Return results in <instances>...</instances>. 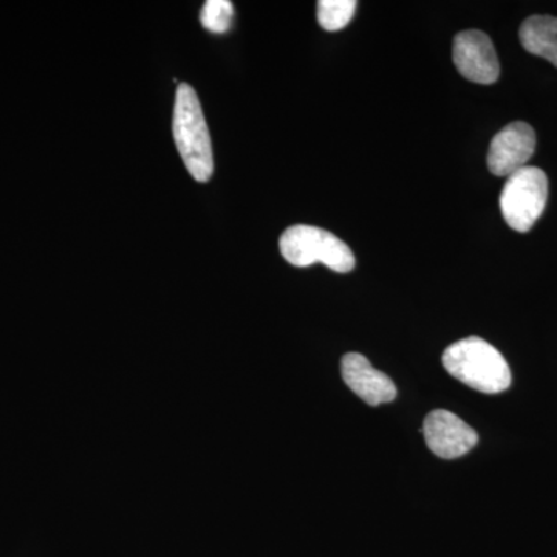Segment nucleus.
Here are the masks:
<instances>
[{
    "mask_svg": "<svg viewBox=\"0 0 557 557\" xmlns=\"http://www.w3.org/2000/svg\"><path fill=\"white\" fill-rule=\"evenodd\" d=\"M172 131L186 170L197 182H209L214 174L211 135L199 97L189 84H178Z\"/></svg>",
    "mask_w": 557,
    "mask_h": 557,
    "instance_id": "2",
    "label": "nucleus"
},
{
    "mask_svg": "<svg viewBox=\"0 0 557 557\" xmlns=\"http://www.w3.org/2000/svg\"><path fill=\"white\" fill-rule=\"evenodd\" d=\"M424 438L428 448L440 458L453 460L463 457L478 445L479 435L456 413L448 410H434L424 420Z\"/></svg>",
    "mask_w": 557,
    "mask_h": 557,
    "instance_id": "7",
    "label": "nucleus"
},
{
    "mask_svg": "<svg viewBox=\"0 0 557 557\" xmlns=\"http://www.w3.org/2000/svg\"><path fill=\"white\" fill-rule=\"evenodd\" d=\"M344 383L355 395L369 406H380L397 398V386L386 373L370 364L369 359L359 354L344 355L341 361Z\"/></svg>",
    "mask_w": 557,
    "mask_h": 557,
    "instance_id": "8",
    "label": "nucleus"
},
{
    "mask_svg": "<svg viewBox=\"0 0 557 557\" xmlns=\"http://www.w3.org/2000/svg\"><path fill=\"white\" fill-rule=\"evenodd\" d=\"M358 3L355 0H321L318 2V22L324 30L339 32L354 20Z\"/></svg>",
    "mask_w": 557,
    "mask_h": 557,
    "instance_id": "10",
    "label": "nucleus"
},
{
    "mask_svg": "<svg viewBox=\"0 0 557 557\" xmlns=\"http://www.w3.org/2000/svg\"><path fill=\"white\" fill-rule=\"evenodd\" d=\"M453 60L461 76L478 84H494L500 76V64L493 40L486 33L465 30L454 39Z\"/></svg>",
    "mask_w": 557,
    "mask_h": 557,
    "instance_id": "5",
    "label": "nucleus"
},
{
    "mask_svg": "<svg viewBox=\"0 0 557 557\" xmlns=\"http://www.w3.org/2000/svg\"><path fill=\"white\" fill-rule=\"evenodd\" d=\"M278 248L284 259L299 269L314 263H324L336 273H350L355 269L354 251L346 242L317 226H289L282 234Z\"/></svg>",
    "mask_w": 557,
    "mask_h": 557,
    "instance_id": "3",
    "label": "nucleus"
},
{
    "mask_svg": "<svg viewBox=\"0 0 557 557\" xmlns=\"http://www.w3.org/2000/svg\"><path fill=\"white\" fill-rule=\"evenodd\" d=\"M443 366L454 379L482 394H500L511 386L507 359L478 336L457 341L446 348Z\"/></svg>",
    "mask_w": 557,
    "mask_h": 557,
    "instance_id": "1",
    "label": "nucleus"
},
{
    "mask_svg": "<svg viewBox=\"0 0 557 557\" xmlns=\"http://www.w3.org/2000/svg\"><path fill=\"white\" fill-rule=\"evenodd\" d=\"M536 150V134L530 124L516 121L504 127L491 141L487 168L497 177H509L527 166Z\"/></svg>",
    "mask_w": 557,
    "mask_h": 557,
    "instance_id": "6",
    "label": "nucleus"
},
{
    "mask_svg": "<svg viewBox=\"0 0 557 557\" xmlns=\"http://www.w3.org/2000/svg\"><path fill=\"white\" fill-rule=\"evenodd\" d=\"M548 200V178L536 166H525L507 177L500 194L505 222L519 233L533 228Z\"/></svg>",
    "mask_w": 557,
    "mask_h": 557,
    "instance_id": "4",
    "label": "nucleus"
},
{
    "mask_svg": "<svg viewBox=\"0 0 557 557\" xmlns=\"http://www.w3.org/2000/svg\"><path fill=\"white\" fill-rule=\"evenodd\" d=\"M234 7L230 0H208L200 13V22L208 32L226 33L233 24Z\"/></svg>",
    "mask_w": 557,
    "mask_h": 557,
    "instance_id": "11",
    "label": "nucleus"
},
{
    "mask_svg": "<svg viewBox=\"0 0 557 557\" xmlns=\"http://www.w3.org/2000/svg\"><path fill=\"white\" fill-rule=\"evenodd\" d=\"M519 38L528 53L544 58L557 67V17H528L520 25Z\"/></svg>",
    "mask_w": 557,
    "mask_h": 557,
    "instance_id": "9",
    "label": "nucleus"
}]
</instances>
